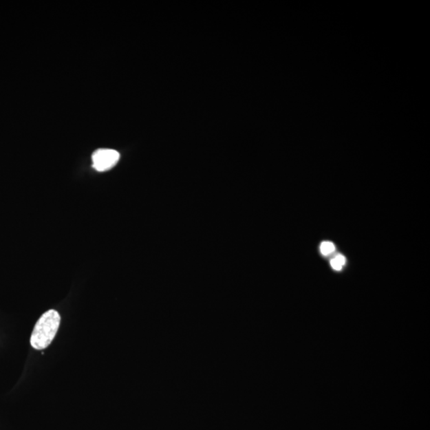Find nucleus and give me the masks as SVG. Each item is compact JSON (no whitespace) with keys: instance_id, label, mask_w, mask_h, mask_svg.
<instances>
[{"instance_id":"f257e3e1","label":"nucleus","mask_w":430,"mask_h":430,"mask_svg":"<svg viewBox=\"0 0 430 430\" xmlns=\"http://www.w3.org/2000/svg\"><path fill=\"white\" fill-rule=\"evenodd\" d=\"M60 323L61 316L57 311L45 312L34 327L30 345L35 350H43L50 346L56 336Z\"/></svg>"},{"instance_id":"f03ea898","label":"nucleus","mask_w":430,"mask_h":430,"mask_svg":"<svg viewBox=\"0 0 430 430\" xmlns=\"http://www.w3.org/2000/svg\"><path fill=\"white\" fill-rule=\"evenodd\" d=\"M119 160L120 153L114 149H98L92 155L94 169L98 171H105L113 169L118 163Z\"/></svg>"},{"instance_id":"7ed1b4c3","label":"nucleus","mask_w":430,"mask_h":430,"mask_svg":"<svg viewBox=\"0 0 430 430\" xmlns=\"http://www.w3.org/2000/svg\"><path fill=\"white\" fill-rule=\"evenodd\" d=\"M321 251L323 255H330L335 251V246L331 241H323L321 246Z\"/></svg>"},{"instance_id":"20e7f679","label":"nucleus","mask_w":430,"mask_h":430,"mask_svg":"<svg viewBox=\"0 0 430 430\" xmlns=\"http://www.w3.org/2000/svg\"><path fill=\"white\" fill-rule=\"evenodd\" d=\"M331 266L333 268L334 270H338L340 271L342 270V266L340 264V263H338L335 258H333V259L331 261Z\"/></svg>"},{"instance_id":"39448f33","label":"nucleus","mask_w":430,"mask_h":430,"mask_svg":"<svg viewBox=\"0 0 430 430\" xmlns=\"http://www.w3.org/2000/svg\"><path fill=\"white\" fill-rule=\"evenodd\" d=\"M335 259L340 263V264L343 266H344V264H345L346 262V258L344 257L342 255H338L335 257Z\"/></svg>"}]
</instances>
